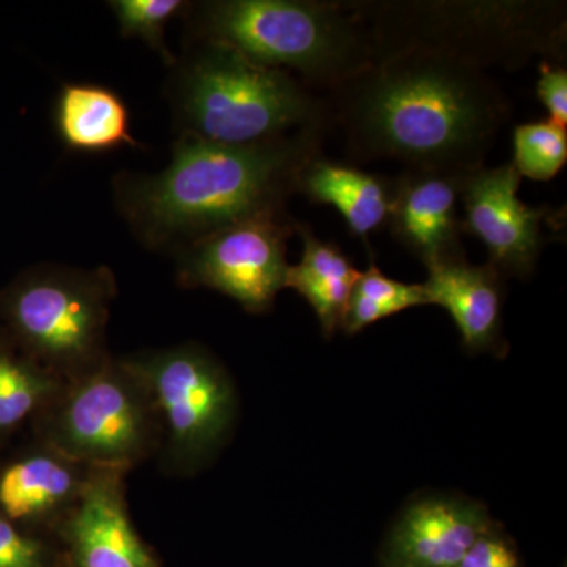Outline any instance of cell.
Instances as JSON below:
<instances>
[{
    "mask_svg": "<svg viewBox=\"0 0 567 567\" xmlns=\"http://www.w3.org/2000/svg\"><path fill=\"white\" fill-rule=\"evenodd\" d=\"M197 32L257 65L297 71L338 91L375 62L363 22L349 3L308 0H216L197 13Z\"/></svg>",
    "mask_w": 567,
    "mask_h": 567,
    "instance_id": "obj_4",
    "label": "cell"
},
{
    "mask_svg": "<svg viewBox=\"0 0 567 567\" xmlns=\"http://www.w3.org/2000/svg\"><path fill=\"white\" fill-rule=\"evenodd\" d=\"M112 297L114 279L104 268H41L10 290L6 315L32 361L73 380L104 361Z\"/></svg>",
    "mask_w": 567,
    "mask_h": 567,
    "instance_id": "obj_6",
    "label": "cell"
},
{
    "mask_svg": "<svg viewBox=\"0 0 567 567\" xmlns=\"http://www.w3.org/2000/svg\"><path fill=\"white\" fill-rule=\"evenodd\" d=\"M354 282L344 279L317 278L303 274L290 265L286 276V287L301 295L315 309L324 338H331L341 328Z\"/></svg>",
    "mask_w": 567,
    "mask_h": 567,
    "instance_id": "obj_22",
    "label": "cell"
},
{
    "mask_svg": "<svg viewBox=\"0 0 567 567\" xmlns=\"http://www.w3.org/2000/svg\"><path fill=\"white\" fill-rule=\"evenodd\" d=\"M537 96L550 114V122L567 125V71L559 63L543 61L539 65Z\"/></svg>",
    "mask_w": 567,
    "mask_h": 567,
    "instance_id": "obj_26",
    "label": "cell"
},
{
    "mask_svg": "<svg viewBox=\"0 0 567 567\" xmlns=\"http://www.w3.org/2000/svg\"><path fill=\"white\" fill-rule=\"evenodd\" d=\"M61 379L32 360L0 352V431L17 427L41 406L54 401Z\"/></svg>",
    "mask_w": 567,
    "mask_h": 567,
    "instance_id": "obj_19",
    "label": "cell"
},
{
    "mask_svg": "<svg viewBox=\"0 0 567 567\" xmlns=\"http://www.w3.org/2000/svg\"><path fill=\"white\" fill-rule=\"evenodd\" d=\"M427 270L425 300L450 312L462 346L473 353H498L503 349V275L491 264L472 265L465 257L431 265Z\"/></svg>",
    "mask_w": 567,
    "mask_h": 567,
    "instance_id": "obj_14",
    "label": "cell"
},
{
    "mask_svg": "<svg viewBox=\"0 0 567 567\" xmlns=\"http://www.w3.org/2000/svg\"><path fill=\"white\" fill-rule=\"evenodd\" d=\"M123 37L144 40L164 62L173 65V52L164 41L167 22L185 7L182 0H114L110 3Z\"/></svg>",
    "mask_w": 567,
    "mask_h": 567,
    "instance_id": "obj_21",
    "label": "cell"
},
{
    "mask_svg": "<svg viewBox=\"0 0 567 567\" xmlns=\"http://www.w3.org/2000/svg\"><path fill=\"white\" fill-rule=\"evenodd\" d=\"M323 130L252 145H224L183 134L163 173L118 183V204L136 233L155 246L189 245L245 219L279 215Z\"/></svg>",
    "mask_w": 567,
    "mask_h": 567,
    "instance_id": "obj_2",
    "label": "cell"
},
{
    "mask_svg": "<svg viewBox=\"0 0 567 567\" xmlns=\"http://www.w3.org/2000/svg\"><path fill=\"white\" fill-rule=\"evenodd\" d=\"M350 9L365 28L375 59L420 51L484 70L518 69L536 55L565 59L566 9L555 2H374Z\"/></svg>",
    "mask_w": 567,
    "mask_h": 567,
    "instance_id": "obj_3",
    "label": "cell"
},
{
    "mask_svg": "<svg viewBox=\"0 0 567 567\" xmlns=\"http://www.w3.org/2000/svg\"><path fill=\"white\" fill-rule=\"evenodd\" d=\"M178 95L185 134L224 145L324 130L330 114L289 71L257 65L208 41L183 71Z\"/></svg>",
    "mask_w": 567,
    "mask_h": 567,
    "instance_id": "obj_5",
    "label": "cell"
},
{
    "mask_svg": "<svg viewBox=\"0 0 567 567\" xmlns=\"http://www.w3.org/2000/svg\"><path fill=\"white\" fill-rule=\"evenodd\" d=\"M122 473L93 468L74 499L63 535L76 567H159L130 520Z\"/></svg>",
    "mask_w": 567,
    "mask_h": 567,
    "instance_id": "obj_12",
    "label": "cell"
},
{
    "mask_svg": "<svg viewBox=\"0 0 567 567\" xmlns=\"http://www.w3.org/2000/svg\"><path fill=\"white\" fill-rule=\"evenodd\" d=\"M567 162V132L557 123H522L514 130L513 166L520 177L548 182Z\"/></svg>",
    "mask_w": 567,
    "mask_h": 567,
    "instance_id": "obj_20",
    "label": "cell"
},
{
    "mask_svg": "<svg viewBox=\"0 0 567 567\" xmlns=\"http://www.w3.org/2000/svg\"><path fill=\"white\" fill-rule=\"evenodd\" d=\"M84 481L78 464L55 451L32 454L0 475V509L11 522L44 517L74 502Z\"/></svg>",
    "mask_w": 567,
    "mask_h": 567,
    "instance_id": "obj_17",
    "label": "cell"
},
{
    "mask_svg": "<svg viewBox=\"0 0 567 567\" xmlns=\"http://www.w3.org/2000/svg\"><path fill=\"white\" fill-rule=\"evenodd\" d=\"M0 567H48L43 544L24 535L0 514Z\"/></svg>",
    "mask_w": 567,
    "mask_h": 567,
    "instance_id": "obj_25",
    "label": "cell"
},
{
    "mask_svg": "<svg viewBox=\"0 0 567 567\" xmlns=\"http://www.w3.org/2000/svg\"><path fill=\"white\" fill-rule=\"evenodd\" d=\"M520 175L513 163L477 167L462 175V227L486 246L488 264L502 275L527 278L544 248L548 207H529L518 197Z\"/></svg>",
    "mask_w": 567,
    "mask_h": 567,
    "instance_id": "obj_10",
    "label": "cell"
},
{
    "mask_svg": "<svg viewBox=\"0 0 567 567\" xmlns=\"http://www.w3.org/2000/svg\"><path fill=\"white\" fill-rule=\"evenodd\" d=\"M425 305L423 284L395 281L371 262L354 282L341 328L346 334L353 336L379 320Z\"/></svg>",
    "mask_w": 567,
    "mask_h": 567,
    "instance_id": "obj_18",
    "label": "cell"
},
{
    "mask_svg": "<svg viewBox=\"0 0 567 567\" xmlns=\"http://www.w3.org/2000/svg\"><path fill=\"white\" fill-rule=\"evenodd\" d=\"M293 233L297 223L279 213L205 235L183 249L181 281L221 292L254 315L268 311L286 287L287 238Z\"/></svg>",
    "mask_w": 567,
    "mask_h": 567,
    "instance_id": "obj_9",
    "label": "cell"
},
{
    "mask_svg": "<svg viewBox=\"0 0 567 567\" xmlns=\"http://www.w3.org/2000/svg\"><path fill=\"white\" fill-rule=\"evenodd\" d=\"M336 92V117L364 159L464 175L484 166L509 117V103L486 71L406 51L383 55Z\"/></svg>",
    "mask_w": 567,
    "mask_h": 567,
    "instance_id": "obj_1",
    "label": "cell"
},
{
    "mask_svg": "<svg viewBox=\"0 0 567 567\" xmlns=\"http://www.w3.org/2000/svg\"><path fill=\"white\" fill-rule=\"evenodd\" d=\"M462 175L415 171L393 183L388 226L405 248L425 265L465 257L462 248Z\"/></svg>",
    "mask_w": 567,
    "mask_h": 567,
    "instance_id": "obj_13",
    "label": "cell"
},
{
    "mask_svg": "<svg viewBox=\"0 0 567 567\" xmlns=\"http://www.w3.org/2000/svg\"><path fill=\"white\" fill-rule=\"evenodd\" d=\"M297 233L303 238V256H301V262L295 265L298 270L317 278L358 281L361 271L353 267L349 257L338 246L319 240L303 224H297Z\"/></svg>",
    "mask_w": 567,
    "mask_h": 567,
    "instance_id": "obj_23",
    "label": "cell"
},
{
    "mask_svg": "<svg viewBox=\"0 0 567 567\" xmlns=\"http://www.w3.org/2000/svg\"><path fill=\"white\" fill-rule=\"evenodd\" d=\"M51 402L48 446L74 464L122 470L136 464L159 440L147 388L126 361L104 360Z\"/></svg>",
    "mask_w": 567,
    "mask_h": 567,
    "instance_id": "obj_7",
    "label": "cell"
},
{
    "mask_svg": "<svg viewBox=\"0 0 567 567\" xmlns=\"http://www.w3.org/2000/svg\"><path fill=\"white\" fill-rule=\"evenodd\" d=\"M495 522L486 507L461 496H425L402 511L388 533L380 567H457Z\"/></svg>",
    "mask_w": 567,
    "mask_h": 567,
    "instance_id": "obj_11",
    "label": "cell"
},
{
    "mask_svg": "<svg viewBox=\"0 0 567 567\" xmlns=\"http://www.w3.org/2000/svg\"><path fill=\"white\" fill-rule=\"evenodd\" d=\"M54 123L59 137L71 151L96 153L140 145L132 136L128 107L103 85L63 84L55 102Z\"/></svg>",
    "mask_w": 567,
    "mask_h": 567,
    "instance_id": "obj_16",
    "label": "cell"
},
{
    "mask_svg": "<svg viewBox=\"0 0 567 567\" xmlns=\"http://www.w3.org/2000/svg\"><path fill=\"white\" fill-rule=\"evenodd\" d=\"M298 193L305 194L311 203L338 208L350 233L369 248V235L388 223L393 183L316 156L300 175Z\"/></svg>",
    "mask_w": 567,
    "mask_h": 567,
    "instance_id": "obj_15",
    "label": "cell"
},
{
    "mask_svg": "<svg viewBox=\"0 0 567 567\" xmlns=\"http://www.w3.org/2000/svg\"><path fill=\"white\" fill-rule=\"evenodd\" d=\"M145 388L167 461L182 472L204 465L221 447L237 413L230 377L203 347H173L126 360Z\"/></svg>",
    "mask_w": 567,
    "mask_h": 567,
    "instance_id": "obj_8",
    "label": "cell"
},
{
    "mask_svg": "<svg viewBox=\"0 0 567 567\" xmlns=\"http://www.w3.org/2000/svg\"><path fill=\"white\" fill-rule=\"evenodd\" d=\"M457 567H525L514 540L494 524L466 550Z\"/></svg>",
    "mask_w": 567,
    "mask_h": 567,
    "instance_id": "obj_24",
    "label": "cell"
}]
</instances>
